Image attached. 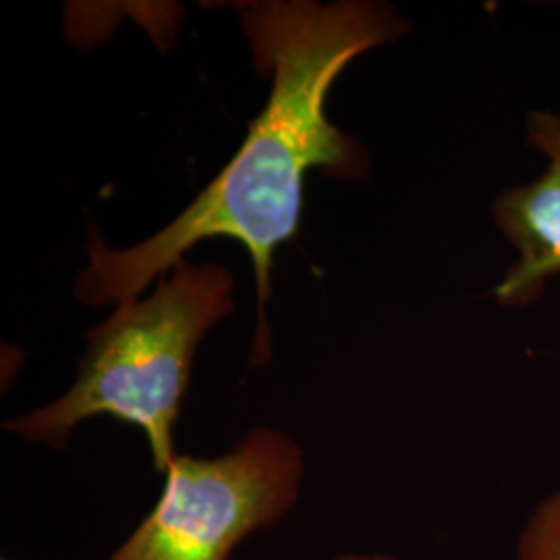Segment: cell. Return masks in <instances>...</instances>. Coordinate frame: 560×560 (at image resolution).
Returning a JSON list of instances; mask_svg holds the SVG:
<instances>
[{
	"label": "cell",
	"instance_id": "obj_1",
	"mask_svg": "<svg viewBox=\"0 0 560 560\" xmlns=\"http://www.w3.org/2000/svg\"><path fill=\"white\" fill-rule=\"evenodd\" d=\"M241 23L258 73L272 75L270 98L249 122L247 140L154 237L113 252L92 226L90 266L75 280V295L94 307L136 301L200 241H237L256 270L258 330L249 363L261 365L270 358L266 305L275 252L298 235L307 171L361 179L370 164L360 143L326 117L330 85L351 60L402 36L407 23L390 7L361 0L252 2L241 11Z\"/></svg>",
	"mask_w": 560,
	"mask_h": 560
},
{
	"label": "cell",
	"instance_id": "obj_2",
	"mask_svg": "<svg viewBox=\"0 0 560 560\" xmlns=\"http://www.w3.org/2000/svg\"><path fill=\"white\" fill-rule=\"evenodd\" d=\"M231 312V272L180 260L148 300L120 303L88 332L78 381L62 397L4 421V430L62 451L81 421L108 416L145 434L152 465L164 476L177 457L173 432L198 345Z\"/></svg>",
	"mask_w": 560,
	"mask_h": 560
},
{
	"label": "cell",
	"instance_id": "obj_3",
	"mask_svg": "<svg viewBox=\"0 0 560 560\" xmlns=\"http://www.w3.org/2000/svg\"><path fill=\"white\" fill-rule=\"evenodd\" d=\"M303 476L300 444L268 425L221 457L177 455L154 509L104 560H229L293 513Z\"/></svg>",
	"mask_w": 560,
	"mask_h": 560
},
{
	"label": "cell",
	"instance_id": "obj_4",
	"mask_svg": "<svg viewBox=\"0 0 560 560\" xmlns=\"http://www.w3.org/2000/svg\"><path fill=\"white\" fill-rule=\"evenodd\" d=\"M527 143L546 156L540 177L504 189L492 203V219L517 260L492 295L506 310L540 300L546 284L560 277V115L532 110L525 120Z\"/></svg>",
	"mask_w": 560,
	"mask_h": 560
},
{
	"label": "cell",
	"instance_id": "obj_5",
	"mask_svg": "<svg viewBox=\"0 0 560 560\" xmlns=\"http://www.w3.org/2000/svg\"><path fill=\"white\" fill-rule=\"evenodd\" d=\"M517 560H560V490L544 497L517 538Z\"/></svg>",
	"mask_w": 560,
	"mask_h": 560
},
{
	"label": "cell",
	"instance_id": "obj_6",
	"mask_svg": "<svg viewBox=\"0 0 560 560\" xmlns=\"http://www.w3.org/2000/svg\"><path fill=\"white\" fill-rule=\"evenodd\" d=\"M324 560H400L393 555H382V552H340L330 559Z\"/></svg>",
	"mask_w": 560,
	"mask_h": 560
},
{
	"label": "cell",
	"instance_id": "obj_7",
	"mask_svg": "<svg viewBox=\"0 0 560 560\" xmlns=\"http://www.w3.org/2000/svg\"><path fill=\"white\" fill-rule=\"evenodd\" d=\"M4 560H7V559H4Z\"/></svg>",
	"mask_w": 560,
	"mask_h": 560
}]
</instances>
